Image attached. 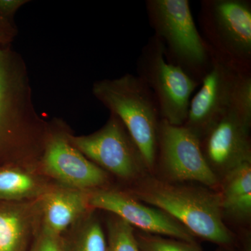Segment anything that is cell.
Instances as JSON below:
<instances>
[{
  "label": "cell",
  "mask_w": 251,
  "mask_h": 251,
  "mask_svg": "<svg viewBox=\"0 0 251 251\" xmlns=\"http://www.w3.org/2000/svg\"><path fill=\"white\" fill-rule=\"evenodd\" d=\"M17 55L0 45V150L23 110L31 109L29 93Z\"/></svg>",
  "instance_id": "obj_12"
},
{
  "label": "cell",
  "mask_w": 251,
  "mask_h": 251,
  "mask_svg": "<svg viewBox=\"0 0 251 251\" xmlns=\"http://www.w3.org/2000/svg\"><path fill=\"white\" fill-rule=\"evenodd\" d=\"M130 195L169 214L195 237L221 246L234 243L233 234L224 223L219 191L146 175Z\"/></svg>",
  "instance_id": "obj_1"
},
{
  "label": "cell",
  "mask_w": 251,
  "mask_h": 251,
  "mask_svg": "<svg viewBox=\"0 0 251 251\" xmlns=\"http://www.w3.org/2000/svg\"><path fill=\"white\" fill-rule=\"evenodd\" d=\"M32 251H63L58 237L44 230Z\"/></svg>",
  "instance_id": "obj_21"
},
{
  "label": "cell",
  "mask_w": 251,
  "mask_h": 251,
  "mask_svg": "<svg viewBox=\"0 0 251 251\" xmlns=\"http://www.w3.org/2000/svg\"><path fill=\"white\" fill-rule=\"evenodd\" d=\"M25 224L16 211L0 209V251H21Z\"/></svg>",
  "instance_id": "obj_16"
},
{
  "label": "cell",
  "mask_w": 251,
  "mask_h": 251,
  "mask_svg": "<svg viewBox=\"0 0 251 251\" xmlns=\"http://www.w3.org/2000/svg\"><path fill=\"white\" fill-rule=\"evenodd\" d=\"M67 139L91 161L119 177L135 179L146 175L139 149L114 114L98 131L84 136L68 135Z\"/></svg>",
  "instance_id": "obj_7"
},
{
  "label": "cell",
  "mask_w": 251,
  "mask_h": 251,
  "mask_svg": "<svg viewBox=\"0 0 251 251\" xmlns=\"http://www.w3.org/2000/svg\"><path fill=\"white\" fill-rule=\"evenodd\" d=\"M147 15L168 62L201 84L215 58L198 31L188 0H147Z\"/></svg>",
  "instance_id": "obj_3"
},
{
  "label": "cell",
  "mask_w": 251,
  "mask_h": 251,
  "mask_svg": "<svg viewBox=\"0 0 251 251\" xmlns=\"http://www.w3.org/2000/svg\"><path fill=\"white\" fill-rule=\"evenodd\" d=\"M92 91L96 98L120 119L139 149L147 169L152 172L162 120L152 92L138 75L129 74L97 81Z\"/></svg>",
  "instance_id": "obj_2"
},
{
  "label": "cell",
  "mask_w": 251,
  "mask_h": 251,
  "mask_svg": "<svg viewBox=\"0 0 251 251\" xmlns=\"http://www.w3.org/2000/svg\"><path fill=\"white\" fill-rule=\"evenodd\" d=\"M229 110L251 127V72L240 73L238 75Z\"/></svg>",
  "instance_id": "obj_18"
},
{
  "label": "cell",
  "mask_w": 251,
  "mask_h": 251,
  "mask_svg": "<svg viewBox=\"0 0 251 251\" xmlns=\"http://www.w3.org/2000/svg\"><path fill=\"white\" fill-rule=\"evenodd\" d=\"M224 219L248 224L251 218V163L232 170L220 180L219 188Z\"/></svg>",
  "instance_id": "obj_13"
},
{
  "label": "cell",
  "mask_w": 251,
  "mask_h": 251,
  "mask_svg": "<svg viewBox=\"0 0 251 251\" xmlns=\"http://www.w3.org/2000/svg\"><path fill=\"white\" fill-rule=\"evenodd\" d=\"M156 165L164 181L179 184L193 181L219 191L220 181L204 159L199 138L184 126H176L161 120Z\"/></svg>",
  "instance_id": "obj_6"
},
{
  "label": "cell",
  "mask_w": 251,
  "mask_h": 251,
  "mask_svg": "<svg viewBox=\"0 0 251 251\" xmlns=\"http://www.w3.org/2000/svg\"><path fill=\"white\" fill-rule=\"evenodd\" d=\"M36 189L35 179L25 172L16 168L0 170V200L27 197Z\"/></svg>",
  "instance_id": "obj_15"
},
{
  "label": "cell",
  "mask_w": 251,
  "mask_h": 251,
  "mask_svg": "<svg viewBox=\"0 0 251 251\" xmlns=\"http://www.w3.org/2000/svg\"><path fill=\"white\" fill-rule=\"evenodd\" d=\"M138 74L154 95L162 120L176 126H184L193 92L201 83L167 61L163 45L154 35L142 49Z\"/></svg>",
  "instance_id": "obj_5"
},
{
  "label": "cell",
  "mask_w": 251,
  "mask_h": 251,
  "mask_svg": "<svg viewBox=\"0 0 251 251\" xmlns=\"http://www.w3.org/2000/svg\"><path fill=\"white\" fill-rule=\"evenodd\" d=\"M251 128L229 110L200 140L204 159L219 181L241 165L251 163Z\"/></svg>",
  "instance_id": "obj_10"
},
{
  "label": "cell",
  "mask_w": 251,
  "mask_h": 251,
  "mask_svg": "<svg viewBox=\"0 0 251 251\" xmlns=\"http://www.w3.org/2000/svg\"><path fill=\"white\" fill-rule=\"evenodd\" d=\"M140 251H201L196 243L179 240L174 238H164L156 234H135Z\"/></svg>",
  "instance_id": "obj_19"
},
{
  "label": "cell",
  "mask_w": 251,
  "mask_h": 251,
  "mask_svg": "<svg viewBox=\"0 0 251 251\" xmlns=\"http://www.w3.org/2000/svg\"><path fill=\"white\" fill-rule=\"evenodd\" d=\"M87 207L88 194L82 190L73 188L50 193L44 199V230L58 237Z\"/></svg>",
  "instance_id": "obj_14"
},
{
  "label": "cell",
  "mask_w": 251,
  "mask_h": 251,
  "mask_svg": "<svg viewBox=\"0 0 251 251\" xmlns=\"http://www.w3.org/2000/svg\"><path fill=\"white\" fill-rule=\"evenodd\" d=\"M76 251H107L105 234L98 221L91 220L85 225L77 240Z\"/></svg>",
  "instance_id": "obj_20"
},
{
  "label": "cell",
  "mask_w": 251,
  "mask_h": 251,
  "mask_svg": "<svg viewBox=\"0 0 251 251\" xmlns=\"http://www.w3.org/2000/svg\"><path fill=\"white\" fill-rule=\"evenodd\" d=\"M201 34L216 58L251 72V0H202Z\"/></svg>",
  "instance_id": "obj_4"
},
{
  "label": "cell",
  "mask_w": 251,
  "mask_h": 251,
  "mask_svg": "<svg viewBox=\"0 0 251 251\" xmlns=\"http://www.w3.org/2000/svg\"><path fill=\"white\" fill-rule=\"evenodd\" d=\"M88 206L113 213L132 227H138L145 233L196 243V237L174 218L126 193L113 190H97L89 193Z\"/></svg>",
  "instance_id": "obj_8"
},
{
  "label": "cell",
  "mask_w": 251,
  "mask_h": 251,
  "mask_svg": "<svg viewBox=\"0 0 251 251\" xmlns=\"http://www.w3.org/2000/svg\"><path fill=\"white\" fill-rule=\"evenodd\" d=\"M14 29L11 23L0 21V45L6 46L14 36Z\"/></svg>",
  "instance_id": "obj_23"
},
{
  "label": "cell",
  "mask_w": 251,
  "mask_h": 251,
  "mask_svg": "<svg viewBox=\"0 0 251 251\" xmlns=\"http://www.w3.org/2000/svg\"><path fill=\"white\" fill-rule=\"evenodd\" d=\"M24 2L22 0H0V21L10 23V19Z\"/></svg>",
  "instance_id": "obj_22"
},
{
  "label": "cell",
  "mask_w": 251,
  "mask_h": 251,
  "mask_svg": "<svg viewBox=\"0 0 251 251\" xmlns=\"http://www.w3.org/2000/svg\"><path fill=\"white\" fill-rule=\"evenodd\" d=\"M240 73L243 72L214 58L199 90L191 98L184 125L200 140L229 111L234 85Z\"/></svg>",
  "instance_id": "obj_9"
},
{
  "label": "cell",
  "mask_w": 251,
  "mask_h": 251,
  "mask_svg": "<svg viewBox=\"0 0 251 251\" xmlns=\"http://www.w3.org/2000/svg\"><path fill=\"white\" fill-rule=\"evenodd\" d=\"M44 167L48 174L74 189L99 188L108 181V175L102 168L60 135L53 137L48 144Z\"/></svg>",
  "instance_id": "obj_11"
},
{
  "label": "cell",
  "mask_w": 251,
  "mask_h": 251,
  "mask_svg": "<svg viewBox=\"0 0 251 251\" xmlns=\"http://www.w3.org/2000/svg\"><path fill=\"white\" fill-rule=\"evenodd\" d=\"M107 251H140L133 227L117 216L108 223Z\"/></svg>",
  "instance_id": "obj_17"
}]
</instances>
